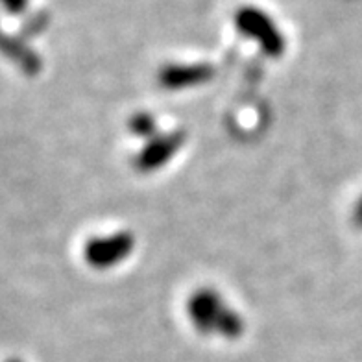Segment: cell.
<instances>
[{
  "label": "cell",
  "instance_id": "6da1fadb",
  "mask_svg": "<svg viewBox=\"0 0 362 362\" xmlns=\"http://www.w3.org/2000/svg\"><path fill=\"white\" fill-rule=\"evenodd\" d=\"M187 316L200 334H216L226 340L240 339L246 329L243 316L211 286H200L189 296Z\"/></svg>",
  "mask_w": 362,
  "mask_h": 362
},
{
  "label": "cell",
  "instance_id": "7a4b0ae2",
  "mask_svg": "<svg viewBox=\"0 0 362 362\" xmlns=\"http://www.w3.org/2000/svg\"><path fill=\"white\" fill-rule=\"evenodd\" d=\"M235 26L240 34L255 41L267 56L279 57L285 52V37L277 24L259 8H240L235 15Z\"/></svg>",
  "mask_w": 362,
  "mask_h": 362
},
{
  "label": "cell",
  "instance_id": "3957f363",
  "mask_svg": "<svg viewBox=\"0 0 362 362\" xmlns=\"http://www.w3.org/2000/svg\"><path fill=\"white\" fill-rule=\"evenodd\" d=\"M135 237L132 231H117L111 235L89 238L83 246V261L95 270H110L134 253Z\"/></svg>",
  "mask_w": 362,
  "mask_h": 362
},
{
  "label": "cell",
  "instance_id": "277c9868",
  "mask_svg": "<svg viewBox=\"0 0 362 362\" xmlns=\"http://www.w3.org/2000/svg\"><path fill=\"white\" fill-rule=\"evenodd\" d=\"M185 129H172V132L158 134L156 137L146 141L144 146L135 153L134 168L141 174H152V172L161 170L176 158L181 148L185 146Z\"/></svg>",
  "mask_w": 362,
  "mask_h": 362
},
{
  "label": "cell",
  "instance_id": "5b68a950",
  "mask_svg": "<svg viewBox=\"0 0 362 362\" xmlns=\"http://www.w3.org/2000/svg\"><path fill=\"white\" fill-rule=\"evenodd\" d=\"M215 76V67L207 63H168L158 74L159 86L167 90H185L204 86Z\"/></svg>",
  "mask_w": 362,
  "mask_h": 362
},
{
  "label": "cell",
  "instance_id": "8992f818",
  "mask_svg": "<svg viewBox=\"0 0 362 362\" xmlns=\"http://www.w3.org/2000/svg\"><path fill=\"white\" fill-rule=\"evenodd\" d=\"M128 129L129 134L135 135V137L150 141V139L156 137V135L159 134L158 119H156L152 113H148V111H137V113H134L129 117Z\"/></svg>",
  "mask_w": 362,
  "mask_h": 362
},
{
  "label": "cell",
  "instance_id": "52a82bcc",
  "mask_svg": "<svg viewBox=\"0 0 362 362\" xmlns=\"http://www.w3.org/2000/svg\"><path fill=\"white\" fill-rule=\"evenodd\" d=\"M0 4L4 6L10 13H21V11L26 10L28 0H0Z\"/></svg>",
  "mask_w": 362,
  "mask_h": 362
},
{
  "label": "cell",
  "instance_id": "ba28073f",
  "mask_svg": "<svg viewBox=\"0 0 362 362\" xmlns=\"http://www.w3.org/2000/svg\"><path fill=\"white\" fill-rule=\"evenodd\" d=\"M351 220H353V224L357 226V228L362 229V196L357 200V204H355V207H353Z\"/></svg>",
  "mask_w": 362,
  "mask_h": 362
},
{
  "label": "cell",
  "instance_id": "9c48e42d",
  "mask_svg": "<svg viewBox=\"0 0 362 362\" xmlns=\"http://www.w3.org/2000/svg\"><path fill=\"white\" fill-rule=\"evenodd\" d=\"M10 362H19V361H10Z\"/></svg>",
  "mask_w": 362,
  "mask_h": 362
}]
</instances>
